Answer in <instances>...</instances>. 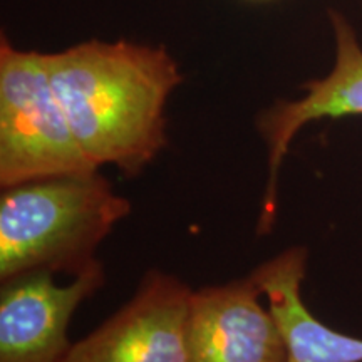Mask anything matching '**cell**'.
Listing matches in <instances>:
<instances>
[{"label":"cell","mask_w":362,"mask_h":362,"mask_svg":"<svg viewBox=\"0 0 362 362\" xmlns=\"http://www.w3.org/2000/svg\"><path fill=\"white\" fill-rule=\"evenodd\" d=\"M305 272L307 248L296 245L248 275L277 320L287 346V362H362V337L339 332L307 309L302 298Z\"/></svg>","instance_id":"obj_8"},{"label":"cell","mask_w":362,"mask_h":362,"mask_svg":"<svg viewBox=\"0 0 362 362\" xmlns=\"http://www.w3.org/2000/svg\"><path fill=\"white\" fill-rule=\"evenodd\" d=\"M192 292L175 275L146 272L128 304L72 344L64 362H189Z\"/></svg>","instance_id":"obj_4"},{"label":"cell","mask_w":362,"mask_h":362,"mask_svg":"<svg viewBox=\"0 0 362 362\" xmlns=\"http://www.w3.org/2000/svg\"><path fill=\"white\" fill-rule=\"evenodd\" d=\"M336 35V64L322 79H312L302 88L305 96L296 101L279 99L257 117V129L267 144L269 178L262 197L257 233L272 232L279 210V173L284 158L298 131L324 117L362 115V47L346 17L330 12Z\"/></svg>","instance_id":"obj_5"},{"label":"cell","mask_w":362,"mask_h":362,"mask_svg":"<svg viewBox=\"0 0 362 362\" xmlns=\"http://www.w3.org/2000/svg\"><path fill=\"white\" fill-rule=\"evenodd\" d=\"M260 291L248 277L192 292L189 362H287V346Z\"/></svg>","instance_id":"obj_7"},{"label":"cell","mask_w":362,"mask_h":362,"mask_svg":"<svg viewBox=\"0 0 362 362\" xmlns=\"http://www.w3.org/2000/svg\"><path fill=\"white\" fill-rule=\"evenodd\" d=\"M104 284L101 262L67 285L52 272H27L0 287V362H64L72 344L69 322Z\"/></svg>","instance_id":"obj_6"},{"label":"cell","mask_w":362,"mask_h":362,"mask_svg":"<svg viewBox=\"0 0 362 362\" xmlns=\"http://www.w3.org/2000/svg\"><path fill=\"white\" fill-rule=\"evenodd\" d=\"M76 139L94 166L138 176L168 144L165 107L183 81L165 47L86 40L44 54Z\"/></svg>","instance_id":"obj_1"},{"label":"cell","mask_w":362,"mask_h":362,"mask_svg":"<svg viewBox=\"0 0 362 362\" xmlns=\"http://www.w3.org/2000/svg\"><path fill=\"white\" fill-rule=\"evenodd\" d=\"M131 203L99 171L24 181L0 194V280L27 272L81 275Z\"/></svg>","instance_id":"obj_2"},{"label":"cell","mask_w":362,"mask_h":362,"mask_svg":"<svg viewBox=\"0 0 362 362\" xmlns=\"http://www.w3.org/2000/svg\"><path fill=\"white\" fill-rule=\"evenodd\" d=\"M99 171L76 139L42 52L0 39V187Z\"/></svg>","instance_id":"obj_3"}]
</instances>
